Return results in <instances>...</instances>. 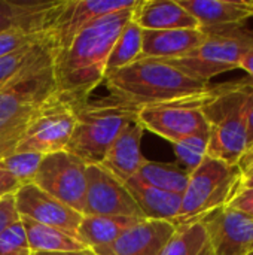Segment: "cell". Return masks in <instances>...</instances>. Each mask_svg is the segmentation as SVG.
<instances>
[{
	"instance_id": "obj_1",
	"label": "cell",
	"mask_w": 253,
	"mask_h": 255,
	"mask_svg": "<svg viewBox=\"0 0 253 255\" xmlns=\"http://www.w3.org/2000/svg\"><path fill=\"white\" fill-rule=\"evenodd\" d=\"M133 9L104 15L86 25L70 46L52 57L55 93L75 108L85 105L91 93L104 81L109 54Z\"/></svg>"
},
{
	"instance_id": "obj_2",
	"label": "cell",
	"mask_w": 253,
	"mask_h": 255,
	"mask_svg": "<svg viewBox=\"0 0 253 255\" xmlns=\"http://www.w3.org/2000/svg\"><path fill=\"white\" fill-rule=\"evenodd\" d=\"M103 82L113 99L137 109L197 97L212 87L155 58H139L122 69L106 73Z\"/></svg>"
},
{
	"instance_id": "obj_3",
	"label": "cell",
	"mask_w": 253,
	"mask_h": 255,
	"mask_svg": "<svg viewBox=\"0 0 253 255\" xmlns=\"http://www.w3.org/2000/svg\"><path fill=\"white\" fill-rule=\"evenodd\" d=\"M55 91L48 48L0 90V158L15 152L40 103Z\"/></svg>"
},
{
	"instance_id": "obj_4",
	"label": "cell",
	"mask_w": 253,
	"mask_h": 255,
	"mask_svg": "<svg viewBox=\"0 0 253 255\" xmlns=\"http://www.w3.org/2000/svg\"><path fill=\"white\" fill-rule=\"evenodd\" d=\"M201 109L209 123L207 155L236 166L248 148L242 78L210 87Z\"/></svg>"
},
{
	"instance_id": "obj_5",
	"label": "cell",
	"mask_w": 253,
	"mask_h": 255,
	"mask_svg": "<svg viewBox=\"0 0 253 255\" xmlns=\"http://www.w3.org/2000/svg\"><path fill=\"white\" fill-rule=\"evenodd\" d=\"M139 109L112 96L76 108V124L67 149L86 166L101 164L118 134L137 120Z\"/></svg>"
},
{
	"instance_id": "obj_6",
	"label": "cell",
	"mask_w": 253,
	"mask_h": 255,
	"mask_svg": "<svg viewBox=\"0 0 253 255\" xmlns=\"http://www.w3.org/2000/svg\"><path fill=\"white\" fill-rule=\"evenodd\" d=\"M201 30L207 34L203 45L183 57L163 61L195 81L210 84L215 76L240 69L243 57L253 49V30L246 25Z\"/></svg>"
},
{
	"instance_id": "obj_7",
	"label": "cell",
	"mask_w": 253,
	"mask_h": 255,
	"mask_svg": "<svg viewBox=\"0 0 253 255\" xmlns=\"http://www.w3.org/2000/svg\"><path fill=\"white\" fill-rule=\"evenodd\" d=\"M240 181L242 175L237 166L206 155L201 164L189 173L176 226L201 220L227 206L236 194Z\"/></svg>"
},
{
	"instance_id": "obj_8",
	"label": "cell",
	"mask_w": 253,
	"mask_h": 255,
	"mask_svg": "<svg viewBox=\"0 0 253 255\" xmlns=\"http://www.w3.org/2000/svg\"><path fill=\"white\" fill-rule=\"evenodd\" d=\"M139 0H57L45 9L39 36L51 57L67 49L75 37L92 21L124 9H131Z\"/></svg>"
},
{
	"instance_id": "obj_9",
	"label": "cell",
	"mask_w": 253,
	"mask_h": 255,
	"mask_svg": "<svg viewBox=\"0 0 253 255\" xmlns=\"http://www.w3.org/2000/svg\"><path fill=\"white\" fill-rule=\"evenodd\" d=\"M75 124L76 108L54 91L36 109L15 151L42 155L66 151Z\"/></svg>"
},
{
	"instance_id": "obj_10",
	"label": "cell",
	"mask_w": 253,
	"mask_h": 255,
	"mask_svg": "<svg viewBox=\"0 0 253 255\" xmlns=\"http://www.w3.org/2000/svg\"><path fill=\"white\" fill-rule=\"evenodd\" d=\"M206 93L179 102L143 106L137 112V123L145 131H151L171 145L192 134L209 133V123L201 109Z\"/></svg>"
},
{
	"instance_id": "obj_11",
	"label": "cell",
	"mask_w": 253,
	"mask_h": 255,
	"mask_svg": "<svg viewBox=\"0 0 253 255\" xmlns=\"http://www.w3.org/2000/svg\"><path fill=\"white\" fill-rule=\"evenodd\" d=\"M33 184L79 214L84 212L86 164L69 151L45 155Z\"/></svg>"
},
{
	"instance_id": "obj_12",
	"label": "cell",
	"mask_w": 253,
	"mask_h": 255,
	"mask_svg": "<svg viewBox=\"0 0 253 255\" xmlns=\"http://www.w3.org/2000/svg\"><path fill=\"white\" fill-rule=\"evenodd\" d=\"M82 215L130 217L145 220L125 184L101 164L86 166V194Z\"/></svg>"
},
{
	"instance_id": "obj_13",
	"label": "cell",
	"mask_w": 253,
	"mask_h": 255,
	"mask_svg": "<svg viewBox=\"0 0 253 255\" xmlns=\"http://www.w3.org/2000/svg\"><path fill=\"white\" fill-rule=\"evenodd\" d=\"M13 196L19 218H27L52 227L78 239V229L84 217L82 214L54 199L36 184L21 185Z\"/></svg>"
},
{
	"instance_id": "obj_14",
	"label": "cell",
	"mask_w": 253,
	"mask_h": 255,
	"mask_svg": "<svg viewBox=\"0 0 253 255\" xmlns=\"http://www.w3.org/2000/svg\"><path fill=\"white\" fill-rule=\"evenodd\" d=\"M216 255L253 253V218L224 206L201 218Z\"/></svg>"
},
{
	"instance_id": "obj_15",
	"label": "cell",
	"mask_w": 253,
	"mask_h": 255,
	"mask_svg": "<svg viewBox=\"0 0 253 255\" xmlns=\"http://www.w3.org/2000/svg\"><path fill=\"white\" fill-rule=\"evenodd\" d=\"M177 226L167 221L140 220L112 245L94 250L97 255H163Z\"/></svg>"
},
{
	"instance_id": "obj_16",
	"label": "cell",
	"mask_w": 253,
	"mask_h": 255,
	"mask_svg": "<svg viewBox=\"0 0 253 255\" xmlns=\"http://www.w3.org/2000/svg\"><path fill=\"white\" fill-rule=\"evenodd\" d=\"M143 134L145 128L137 123V120L130 123L113 140L101 161V166L124 184L134 178L146 161L142 154Z\"/></svg>"
},
{
	"instance_id": "obj_17",
	"label": "cell",
	"mask_w": 253,
	"mask_h": 255,
	"mask_svg": "<svg viewBox=\"0 0 253 255\" xmlns=\"http://www.w3.org/2000/svg\"><path fill=\"white\" fill-rule=\"evenodd\" d=\"M200 28L242 27L253 18V0H177Z\"/></svg>"
},
{
	"instance_id": "obj_18",
	"label": "cell",
	"mask_w": 253,
	"mask_h": 255,
	"mask_svg": "<svg viewBox=\"0 0 253 255\" xmlns=\"http://www.w3.org/2000/svg\"><path fill=\"white\" fill-rule=\"evenodd\" d=\"M207 34L201 28L143 30L140 58L173 60L183 57L204 43Z\"/></svg>"
},
{
	"instance_id": "obj_19",
	"label": "cell",
	"mask_w": 253,
	"mask_h": 255,
	"mask_svg": "<svg viewBox=\"0 0 253 255\" xmlns=\"http://www.w3.org/2000/svg\"><path fill=\"white\" fill-rule=\"evenodd\" d=\"M131 19L142 30L200 28L195 18L177 0H139Z\"/></svg>"
},
{
	"instance_id": "obj_20",
	"label": "cell",
	"mask_w": 253,
	"mask_h": 255,
	"mask_svg": "<svg viewBox=\"0 0 253 255\" xmlns=\"http://www.w3.org/2000/svg\"><path fill=\"white\" fill-rule=\"evenodd\" d=\"M125 187L137 203L145 220L167 221L176 224L180 212L182 196L149 187L136 178L128 179Z\"/></svg>"
},
{
	"instance_id": "obj_21",
	"label": "cell",
	"mask_w": 253,
	"mask_h": 255,
	"mask_svg": "<svg viewBox=\"0 0 253 255\" xmlns=\"http://www.w3.org/2000/svg\"><path fill=\"white\" fill-rule=\"evenodd\" d=\"M140 221L130 217L84 215L78 229V241L94 251L112 245L127 229Z\"/></svg>"
},
{
	"instance_id": "obj_22",
	"label": "cell",
	"mask_w": 253,
	"mask_h": 255,
	"mask_svg": "<svg viewBox=\"0 0 253 255\" xmlns=\"http://www.w3.org/2000/svg\"><path fill=\"white\" fill-rule=\"evenodd\" d=\"M21 223L25 230L31 254H57L88 250L78 239L60 230L34 223L27 218H21Z\"/></svg>"
},
{
	"instance_id": "obj_23",
	"label": "cell",
	"mask_w": 253,
	"mask_h": 255,
	"mask_svg": "<svg viewBox=\"0 0 253 255\" xmlns=\"http://www.w3.org/2000/svg\"><path fill=\"white\" fill-rule=\"evenodd\" d=\"M51 1L0 0V33L21 28L39 34V24Z\"/></svg>"
},
{
	"instance_id": "obj_24",
	"label": "cell",
	"mask_w": 253,
	"mask_h": 255,
	"mask_svg": "<svg viewBox=\"0 0 253 255\" xmlns=\"http://www.w3.org/2000/svg\"><path fill=\"white\" fill-rule=\"evenodd\" d=\"M134 178L149 187L182 196L188 185L189 173L174 163L146 160Z\"/></svg>"
},
{
	"instance_id": "obj_25",
	"label": "cell",
	"mask_w": 253,
	"mask_h": 255,
	"mask_svg": "<svg viewBox=\"0 0 253 255\" xmlns=\"http://www.w3.org/2000/svg\"><path fill=\"white\" fill-rule=\"evenodd\" d=\"M163 255H216L201 220L177 226Z\"/></svg>"
},
{
	"instance_id": "obj_26",
	"label": "cell",
	"mask_w": 253,
	"mask_h": 255,
	"mask_svg": "<svg viewBox=\"0 0 253 255\" xmlns=\"http://www.w3.org/2000/svg\"><path fill=\"white\" fill-rule=\"evenodd\" d=\"M142 37L143 30L133 19H130L115 40V45L107 58L106 73L122 69L139 60L142 55Z\"/></svg>"
},
{
	"instance_id": "obj_27",
	"label": "cell",
	"mask_w": 253,
	"mask_h": 255,
	"mask_svg": "<svg viewBox=\"0 0 253 255\" xmlns=\"http://www.w3.org/2000/svg\"><path fill=\"white\" fill-rule=\"evenodd\" d=\"M45 49L46 45L39 40L36 43L25 45L4 57H0V90L4 88L9 82H12Z\"/></svg>"
},
{
	"instance_id": "obj_28",
	"label": "cell",
	"mask_w": 253,
	"mask_h": 255,
	"mask_svg": "<svg viewBox=\"0 0 253 255\" xmlns=\"http://www.w3.org/2000/svg\"><path fill=\"white\" fill-rule=\"evenodd\" d=\"M209 133H198L188 136L176 143H173L174 155L177 164L188 173L194 172L207 155Z\"/></svg>"
},
{
	"instance_id": "obj_29",
	"label": "cell",
	"mask_w": 253,
	"mask_h": 255,
	"mask_svg": "<svg viewBox=\"0 0 253 255\" xmlns=\"http://www.w3.org/2000/svg\"><path fill=\"white\" fill-rule=\"evenodd\" d=\"M45 155L37 154V152H28V151H22V152H12L10 155L0 158L1 163L4 164V167L7 169V172L21 184H33L36 173L42 164Z\"/></svg>"
},
{
	"instance_id": "obj_30",
	"label": "cell",
	"mask_w": 253,
	"mask_h": 255,
	"mask_svg": "<svg viewBox=\"0 0 253 255\" xmlns=\"http://www.w3.org/2000/svg\"><path fill=\"white\" fill-rule=\"evenodd\" d=\"M0 255H33L21 220L0 235Z\"/></svg>"
},
{
	"instance_id": "obj_31",
	"label": "cell",
	"mask_w": 253,
	"mask_h": 255,
	"mask_svg": "<svg viewBox=\"0 0 253 255\" xmlns=\"http://www.w3.org/2000/svg\"><path fill=\"white\" fill-rule=\"evenodd\" d=\"M39 40H42L39 34L30 33V31L21 30V28L0 33V57H4L25 45L36 43Z\"/></svg>"
},
{
	"instance_id": "obj_32",
	"label": "cell",
	"mask_w": 253,
	"mask_h": 255,
	"mask_svg": "<svg viewBox=\"0 0 253 255\" xmlns=\"http://www.w3.org/2000/svg\"><path fill=\"white\" fill-rule=\"evenodd\" d=\"M242 87L245 93V120H246V134L248 146L253 143V82L248 78H242Z\"/></svg>"
},
{
	"instance_id": "obj_33",
	"label": "cell",
	"mask_w": 253,
	"mask_h": 255,
	"mask_svg": "<svg viewBox=\"0 0 253 255\" xmlns=\"http://www.w3.org/2000/svg\"><path fill=\"white\" fill-rule=\"evenodd\" d=\"M19 214L15 206V196L9 194L0 199V235L13 223L19 221Z\"/></svg>"
},
{
	"instance_id": "obj_34",
	"label": "cell",
	"mask_w": 253,
	"mask_h": 255,
	"mask_svg": "<svg viewBox=\"0 0 253 255\" xmlns=\"http://www.w3.org/2000/svg\"><path fill=\"white\" fill-rule=\"evenodd\" d=\"M227 206L253 218V188H239Z\"/></svg>"
},
{
	"instance_id": "obj_35",
	"label": "cell",
	"mask_w": 253,
	"mask_h": 255,
	"mask_svg": "<svg viewBox=\"0 0 253 255\" xmlns=\"http://www.w3.org/2000/svg\"><path fill=\"white\" fill-rule=\"evenodd\" d=\"M19 187L21 184L7 172V169L0 160V199L9 194H15Z\"/></svg>"
},
{
	"instance_id": "obj_36",
	"label": "cell",
	"mask_w": 253,
	"mask_h": 255,
	"mask_svg": "<svg viewBox=\"0 0 253 255\" xmlns=\"http://www.w3.org/2000/svg\"><path fill=\"white\" fill-rule=\"evenodd\" d=\"M237 169L242 175V179L243 178H249L253 175V143L249 145L245 152L242 154L240 160L237 161Z\"/></svg>"
},
{
	"instance_id": "obj_37",
	"label": "cell",
	"mask_w": 253,
	"mask_h": 255,
	"mask_svg": "<svg viewBox=\"0 0 253 255\" xmlns=\"http://www.w3.org/2000/svg\"><path fill=\"white\" fill-rule=\"evenodd\" d=\"M240 69H243L248 73V78L253 82V49L243 57Z\"/></svg>"
},
{
	"instance_id": "obj_38",
	"label": "cell",
	"mask_w": 253,
	"mask_h": 255,
	"mask_svg": "<svg viewBox=\"0 0 253 255\" xmlns=\"http://www.w3.org/2000/svg\"><path fill=\"white\" fill-rule=\"evenodd\" d=\"M36 255H97L91 250H82V251H73V253H57V254H36Z\"/></svg>"
},
{
	"instance_id": "obj_39",
	"label": "cell",
	"mask_w": 253,
	"mask_h": 255,
	"mask_svg": "<svg viewBox=\"0 0 253 255\" xmlns=\"http://www.w3.org/2000/svg\"><path fill=\"white\" fill-rule=\"evenodd\" d=\"M239 188H253V175L252 176H249V178H243V179L240 181ZM239 188H237V190H239Z\"/></svg>"
},
{
	"instance_id": "obj_40",
	"label": "cell",
	"mask_w": 253,
	"mask_h": 255,
	"mask_svg": "<svg viewBox=\"0 0 253 255\" xmlns=\"http://www.w3.org/2000/svg\"><path fill=\"white\" fill-rule=\"evenodd\" d=\"M249 255H253V253H252V254H249Z\"/></svg>"
},
{
	"instance_id": "obj_41",
	"label": "cell",
	"mask_w": 253,
	"mask_h": 255,
	"mask_svg": "<svg viewBox=\"0 0 253 255\" xmlns=\"http://www.w3.org/2000/svg\"><path fill=\"white\" fill-rule=\"evenodd\" d=\"M33 255H36V254H33Z\"/></svg>"
}]
</instances>
